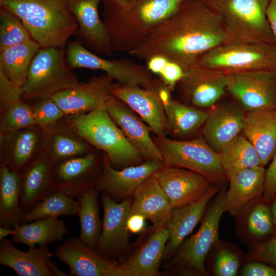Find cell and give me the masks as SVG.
I'll use <instances>...</instances> for the list:
<instances>
[{
	"instance_id": "cell-1",
	"label": "cell",
	"mask_w": 276,
	"mask_h": 276,
	"mask_svg": "<svg viewBox=\"0 0 276 276\" xmlns=\"http://www.w3.org/2000/svg\"><path fill=\"white\" fill-rule=\"evenodd\" d=\"M229 42L221 15L205 1H189L128 54L146 62L154 56H162L185 70L196 64L203 55Z\"/></svg>"
},
{
	"instance_id": "cell-2",
	"label": "cell",
	"mask_w": 276,
	"mask_h": 276,
	"mask_svg": "<svg viewBox=\"0 0 276 276\" xmlns=\"http://www.w3.org/2000/svg\"><path fill=\"white\" fill-rule=\"evenodd\" d=\"M186 0H135L124 6L103 1V21L114 52H129Z\"/></svg>"
},
{
	"instance_id": "cell-3",
	"label": "cell",
	"mask_w": 276,
	"mask_h": 276,
	"mask_svg": "<svg viewBox=\"0 0 276 276\" xmlns=\"http://www.w3.org/2000/svg\"><path fill=\"white\" fill-rule=\"evenodd\" d=\"M18 16L41 48H65L78 25L66 0H0Z\"/></svg>"
},
{
	"instance_id": "cell-4",
	"label": "cell",
	"mask_w": 276,
	"mask_h": 276,
	"mask_svg": "<svg viewBox=\"0 0 276 276\" xmlns=\"http://www.w3.org/2000/svg\"><path fill=\"white\" fill-rule=\"evenodd\" d=\"M106 104L86 113L69 116L67 121L81 137L105 152L111 166L141 164L143 157L113 121Z\"/></svg>"
},
{
	"instance_id": "cell-5",
	"label": "cell",
	"mask_w": 276,
	"mask_h": 276,
	"mask_svg": "<svg viewBox=\"0 0 276 276\" xmlns=\"http://www.w3.org/2000/svg\"><path fill=\"white\" fill-rule=\"evenodd\" d=\"M270 0H206L221 16L231 42L276 45L267 20Z\"/></svg>"
},
{
	"instance_id": "cell-6",
	"label": "cell",
	"mask_w": 276,
	"mask_h": 276,
	"mask_svg": "<svg viewBox=\"0 0 276 276\" xmlns=\"http://www.w3.org/2000/svg\"><path fill=\"white\" fill-rule=\"evenodd\" d=\"M69 65L65 48H40L30 64L22 86V99L51 98L80 82Z\"/></svg>"
},
{
	"instance_id": "cell-7",
	"label": "cell",
	"mask_w": 276,
	"mask_h": 276,
	"mask_svg": "<svg viewBox=\"0 0 276 276\" xmlns=\"http://www.w3.org/2000/svg\"><path fill=\"white\" fill-rule=\"evenodd\" d=\"M153 140L161 152L165 165L196 172L221 187L228 182L218 153L202 136L187 141L156 136Z\"/></svg>"
},
{
	"instance_id": "cell-8",
	"label": "cell",
	"mask_w": 276,
	"mask_h": 276,
	"mask_svg": "<svg viewBox=\"0 0 276 276\" xmlns=\"http://www.w3.org/2000/svg\"><path fill=\"white\" fill-rule=\"evenodd\" d=\"M222 187L206 210L197 232L177 250L173 264L182 275H206L205 261L219 242V225L225 212L226 189Z\"/></svg>"
},
{
	"instance_id": "cell-9",
	"label": "cell",
	"mask_w": 276,
	"mask_h": 276,
	"mask_svg": "<svg viewBox=\"0 0 276 276\" xmlns=\"http://www.w3.org/2000/svg\"><path fill=\"white\" fill-rule=\"evenodd\" d=\"M197 64L225 74L252 71L276 74V45L229 42L201 56Z\"/></svg>"
},
{
	"instance_id": "cell-10",
	"label": "cell",
	"mask_w": 276,
	"mask_h": 276,
	"mask_svg": "<svg viewBox=\"0 0 276 276\" xmlns=\"http://www.w3.org/2000/svg\"><path fill=\"white\" fill-rule=\"evenodd\" d=\"M67 62L72 69L87 68L104 72L118 83L155 90L160 83L146 65L129 59H108L91 52L79 40L68 41L65 47Z\"/></svg>"
},
{
	"instance_id": "cell-11",
	"label": "cell",
	"mask_w": 276,
	"mask_h": 276,
	"mask_svg": "<svg viewBox=\"0 0 276 276\" xmlns=\"http://www.w3.org/2000/svg\"><path fill=\"white\" fill-rule=\"evenodd\" d=\"M227 91L246 111L276 110V74L267 71L226 74Z\"/></svg>"
},
{
	"instance_id": "cell-12",
	"label": "cell",
	"mask_w": 276,
	"mask_h": 276,
	"mask_svg": "<svg viewBox=\"0 0 276 276\" xmlns=\"http://www.w3.org/2000/svg\"><path fill=\"white\" fill-rule=\"evenodd\" d=\"M54 256L67 265L70 275L131 276L122 264L102 256L75 237L57 246Z\"/></svg>"
},
{
	"instance_id": "cell-13",
	"label": "cell",
	"mask_w": 276,
	"mask_h": 276,
	"mask_svg": "<svg viewBox=\"0 0 276 276\" xmlns=\"http://www.w3.org/2000/svg\"><path fill=\"white\" fill-rule=\"evenodd\" d=\"M101 200L103 219L96 250L102 256L113 260L128 244L127 222L130 214L132 201L128 197L118 203L104 193Z\"/></svg>"
},
{
	"instance_id": "cell-14",
	"label": "cell",
	"mask_w": 276,
	"mask_h": 276,
	"mask_svg": "<svg viewBox=\"0 0 276 276\" xmlns=\"http://www.w3.org/2000/svg\"><path fill=\"white\" fill-rule=\"evenodd\" d=\"M154 175L172 209L197 201L215 185L198 173L172 166L165 165Z\"/></svg>"
},
{
	"instance_id": "cell-15",
	"label": "cell",
	"mask_w": 276,
	"mask_h": 276,
	"mask_svg": "<svg viewBox=\"0 0 276 276\" xmlns=\"http://www.w3.org/2000/svg\"><path fill=\"white\" fill-rule=\"evenodd\" d=\"M163 162L146 161L139 165L116 170L105 154L102 160V170L95 188L98 192L108 195L113 200L133 196L136 189L149 176L164 167Z\"/></svg>"
},
{
	"instance_id": "cell-16",
	"label": "cell",
	"mask_w": 276,
	"mask_h": 276,
	"mask_svg": "<svg viewBox=\"0 0 276 276\" xmlns=\"http://www.w3.org/2000/svg\"><path fill=\"white\" fill-rule=\"evenodd\" d=\"M103 0H66L78 25L77 39L99 55H113L107 29L99 16V5Z\"/></svg>"
},
{
	"instance_id": "cell-17",
	"label": "cell",
	"mask_w": 276,
	"mask_h": 276,
	"mask_svg": "<svg viewBox=\"0 0 276 276\" xmlns=\"http://www.w3.org/2000/svg\"><path fill=\"white\" fill-rule=\"evenodd\" d=\"M183 70L178 84L186 98L197 107L213 106L227 91L225 73L197 64Z\"/></svg>"
},
{
	"instance_id": "cell-18",
	"label": "cell",
	"mask_w": 276,
	"mask_h": 276,
	"mask_svg": "<svg viewBox=\"0 0 276 276\" xmlns=\"http://www.w3.org/2000/svg\"><path fill=\"white\" fill-rule=\"evenodd\" d=\"M113 78L106 74L60 91L51 98L65 115L81 114L105 104L112 96Z\"/></svg>"
},
{
	"instance_id": "cell-19",
	"label": "cell",
	"mask_w": 276,
	"mask_h": 276,
	"mask_svg": "<svg viewBox=\"0 0 276 276\" xmlns=\"http://www.w3.org/2000/svg\"><path fill=\"white\" fill-rule=\"evenodd\" d=\"M106 107L113 121L143 158L146 161L164 163L161 152L150 136L149 127L135 112L113 95Z\"/></svg>"
},
{
	"instance_id": "cell-20",
	"label": "cell",
	"mask_w": 276,
	"mask_h": 276,
	"mask_svg": "<svg viewBox=\"0 0 276 276\" xmlns=\"http://www.w3.org/2000/svg\"><path fill=\"white\" fill-rule=\"evenodd\" d=\"M159 87L152 90L117 83L113 84L111 94L137 114L156 136L162 137L167 135L169 129Z\"/></svg>"
},
{
	"instance_id": "cell-21",
	"label": "cell",
	"mask_w": 276,
	"mask_h": 276,
	"mask_svg": "<svg viewBox=\"0 0 276 276\" xmlns=\"http://www.w3.org/2000/svg\"><path fill=\"white\" fill-rule=\"evenodd\" d=\"M202 136L218 152L243 131L246 111L236 102H227L208 111Z\"/></svg>"
},
{
	"instance_id": "cell-22",
	"label": "cell",
	"mask_w": 276,
	"mask_h": 276,
	"mask_svg": "<svg viewBox=\"0 0 276 276\" xmlns=\"http://www.w3.org/2000/svg\"><path fill=\"white\" fill-rule=\"evenodd\" d=\"M265 171L263 166H258L242 170L229 178L225 212L240 216L262 199Z\"/></svg>"
},
{
	"instance_id": "cell-23",
	"label": "cell",
	"mask_w": 276,
	"mask_h": 276,
	"mask_svg": "<svg viewBox=\"0 0 276 276\" xmlns=\"http://www.w3.org/2000/svg\"><path fill=\"white\" fill-rule=\"evenodd\" d=\"M96 164V156L88 153L54 165L56 190L77 199L95 187L98 180L93 177Z\"/></svg>"
},
{
	"instance_id": "cell-24",
	"label": "cell",
	"mask_w": 276,
	"mask_h": 276,
	"mask_svg": "<svg viewBox=\"0 0 276 276\" xmlns=\"http://www.w3.org/2000/svg\"><path fill=\"white\" fill-rule=\"evenodd\" d=\"M54 166L49 156L42 154L22 170L20 174V205L24 212L30 211L56 190Z\"/></svg>"
},
{
	"instance_id": "cell-25",
	"label": "cell",
	"mask_w": 276,
	"mask_h": 276,
	"mask_svg": "<svg viewBox=\"0 0 276 276\" xmlns=\"http://www.w3.org/2000/svg\"><path fill=\"white\" fill-rule=\"evenodd\" d=\"M222 188L214 185L197 201L172 209L166 226L169 232V238L165 247L163 258L170 256L180 246L185 238L201 220L209 203Z\"/></svg>"
},
{
	"instance_id": "cell-26",
	"label": "cell",
	"mask_w": 276,
	"mask_h": 276,
	"mask_svg": "<svg viewBox=\"0 0 276 276\" xmlns=\"http://www.w3.org/2000/svg\"><path fill=\"white\" fill-rule=\"evenodd\" d=\"M6 238L0 241V264L12 269L18 276H54L49 268L54 255L47 246L20 250Z\"/></svg>"
},
{
	"instance_id": "cell-27",
	"label": "cell",
	"mask_w": 276,
	"mask_h": 276,
	"mask_svg": "<svg viewBox=\"0 0 276 276\" xmlns=\"http://www.w3.org/2000/svg\"><path fill=\"white\" fill-rule=\"evenodd\" d=\"M133 196L130 214H139L150 220L154 230L167 226L173 209L154 174L136 189Z\"/></svg>"
},
{
	"instance_id": "cell-28",
	"label": "cell",
	"mask_w": 276,
	"mask_h": 276,
	"mask_svg": "<svg viewBox=\"0 0 276 276\" xmlns=\"http://www.w3.org/2000/svg\"><path fill=\"white\" fill-rule=\"evenodd\" d=\"M242 132L264 167L276 153V110L246 111Z\"/></svg>"
},
{
	"instance_id": "cell-29",
	"label": "cell",
	"mask_w": 276,
	"mask_h": 276,
	"mask_svg": "<svg viewBox=\"0 0 276 276\" xmlns=\"http://www.w3.org/2000/svg\"><path fill=\"white\" fill-rule=\"evenodd\" d=\"M171 91L163 83L158 90L169 131L178 137L187 136L194 133L203 127L208 111L185 105L172 99Z\"/></svg>"
},
{
	"instance_id": "cell-30",
	"label": "cell",
	"mask_w": 276,
	"mask_h": 276,
	"mask_svg": "<svg viewBox=\"0 0 276 276\" xmlns=\"http://www.w3.org/2000/svg\"><path fill=\"white\" fill-rule=\"evenodd\" d=\"M145 244L122 264L131 276H156L167 242L169 232L167 226L156 230Z\"/></svg>"
},
{
	"instance_id": "cell-31",
	"label": "cell",
	"mask_w": 276,
	"mask_h": 276,
	"mask_svg": "<svg viewBox=\"0 0 276 276\" xmlns=\"http://www.w3.org/2000/svg\"><path fill=\"white\" fill-rule=\"evenodd\" d=\"M15 234L12 241L21 243L28 247L48 246L63 241V237L68 233L62 219L50 218L17 224L14 227Z\"/></svg>"
},
{
	"instance_id": "cell-32",
	"label": "cell",
	"mask_w": 276,
	"mask_h": 276,
	"mask_svg": "<svg viewBox=\"0 0 276 276\" xmlns=\"http://www.w3.org/2000/svg\"><path fill=\"white\" fill-rule=\"evenodd\" d=\"M21 176L5 163L0 168V226L14 228L21 223Z\"/></svg>"
},
{
	"instance_id": "cell-33",
	"label": "cell",
	"mask_w": 276,
	"mask_h": 276,
	"mask_svg": "<svg viewBox=\"0 0 276 276\" xmlns=\"http://www.w3.org/2000/svg\"><path fill=\"white\" fill-rule=\"evenodd\" d=\"M40 48L32 39L0 52V71L13 83L22 87L32 61Z\"/></svg>"
},
{
	"instance_id": "cell-34",
	"label": "cell",
	"mask_w": 276,
	"mask_h": 276,
	"mask_svg": "<svg viewBox=\"0 0 276 276\" xmlns=\"http://www.w3.org/2000/svg\"><path fill=\"white\" fill-rule=\"evenodd\" d=\"M98 193L95 187L92 188L77 199V215L80 222L78 238L87 246L95 249L102 228L99 217Z\"/></svg>"
},
{
	"instance_id": "cell-35",
	"label": "cell",
	"mask_w": 276,
	"mask_h": 276,
	"mask_svg": "<svg viewBox=\"0 0 276 276\" xmlns=\"http://www.w3.org/2000/svg\"><path fill=\"white\" fill-rule=\"evenodd\" d=\"M218 153L228 179L242 170L261 166L255 148L244 135L241 134Z\"/></svg>"
},
{
	"instance_id": "cell-36",
	"label": "cell",
	"mask_w": 276,
	"mask_h": 276,
	"mask_svg": "<svg viewBox=\"0 0 276 276\" xmlns=\"http://www.w3.org/2000/svg\"><path fill=\"white\" fill-rule=\"evenodd\" d=\"M78 208V202L75 198L55 190L30 211L24 212L21 223L42 219L58 218L63 215H77Z\"/></svg>"
},
{
	"instance_id": "cell-37",
	"label": "cell",
	"mask_w": 276,
	"mask_h": 276,
	"mask_svg": "<svg viewBox=\"0 0 276 276\" xmlns=\"http://www.w3.org/2000/svg\"><path fill=\"white\" fill-rule=\"evenodd\" d=\"M32 39L20 18L12 12L0 9V52Z\"/></svg>"
},
{
	"instance_id": "cell-38",
	"label": "cell",
	"mask_w": 276,
	"mask_h": 276,
	"mask_svg": "<svg viewBox=\"0 0 276 276\" xmlns=\"http://www.w3.org/2000/svg\"><path fill=\"white\" fill-rule=\"evenodd\" d=\"M48 156L54 165L67 159L87 153V146L83 141L71 134L58 133L51 141Z\"/></svg>"
},
{
	"instance_id": "cell-39",
	"label": "cell",
	"mask_w": 276,
	"mask_h": 276,
	"mask_svg": "<svg viewBox=\"0 0 276 276\" xmlns=\"http://www.w3.org/2000/svg\"><path fill=\"white\" fill-rule=\"evenodd\" d=\"M37 141L36 132L33 130H25L16 137L11 157L5 163L11 169L23 170L31 159Z\"/></svg>"
},
{
	"instance_id": "cell-40",
	"label": "cell",
	"mask_w": 276,
	"mask_h": 276,
	"mask_svg": "<svg viewBox=\"0 0 276 276\" xmlns=\"http://www.w3.org/2000/svg\"><path fill=\"white\" fill-rule=\"evenodd\" d=\"M37 125L34 109L20 99L3 113L1 129L12 132Z\"/></svg>"
},
{
	"instance_id": "cell-41",
	"label": "cell",
	"mask_w": 276,
	"mask_h": 276,
	"mask_svg": "<svg viewBox=\"0 0 276 276\" xmlns=\"http://www.w3.org/2000/svg\"><path fill=\"white\" fill-rule=\"evenodd\" d=\"M268 204L261 199L247 212L249 213L246 222L247 231L254 237L267 236L273 231L274 227Z\"/></svg>"
},
{
	"instance_id": "cell-42",
	"label": "cell",
	"mask_w": 276,
	"mask_h": 276,
	"mask_svg": "<svg viewBox=\"0 0 276 276\" xmlns=\"http://www.w3.org/2000/svg\"><path fill=\"white\" fill-rule=\"evenodd\" d=\"M33 109L37 125L44 128L50 127L65 115L51 97L40 99Z\"/></svg>"
},
{
	"instance_id": "cell-43",
	"label": "cell",
	"mask_w": 276,
	"mask_h": 276,
	"mask_svg": "<svg viewBox=\"0 0 276 276\" xmlns=\"http://www.w3.org/2000/svg\"><path fill=\"white\" fill-rule=\"evenodd\" d=\"M240 266L238 255L227 247L219 248L216 255L213 270L217 276H235Z\"/></svg>"
},
{
	"instance_id": "cell-44",
	"label": "cell",
	"mask_w": 276,
	"mask_h": 276,
	"mask_svg": "<svg viewBox=\"0 0 276 276\" xmlns=\"http://www.w3.org/2000/svg\"><path fill=\"white\" fill-rule=\"evenodd\" d=\"M22 87L17 85L0 71V106L2 113L22 99Z\"/></svg>"
},
{
	"instance_id": "cell-45",
	"label": "cell",
	"mask_w": 276,
	"mask_h": 276,
	"mask_svg": "<svg viewBox=\"0 0 276 276\" xmlns=\"http://www.w3.org/2000/svg\"><path fill=\"white\" fill-rule=\"evenodd\" d=\"M248 256L250 260L266 263L276 267V236L268 241L254 244Z\"/></svg>"
},
{
	"instance_id": "cell-46",
	"label": "cell",
	"mask_w": 276,
	"mask_h": 276,
	"mask_svg": "<svg viewBox=\"0 0 276 276\" xmlns=\"http://www.w3.org/2000/svg\"><path fill=\"white\" fill-rule=\"evenodd\" d=\"M158 75L162 83L172 91L183 76L184 70L178 64L169 60Z\"/></svg>"
},
{
	"instance_id": "cell-47",
	"label": "cell",
	"mask_w": 276,
	"mask_h": 276,
	"mask_svg": "<svg viewBox=\"0 0 276 276\" xmlns=\"http://www.w3.org/2000/svg\"><path fill=\"white\" fill-rule=\"evenodd\" d=\"M265 171L264 189L262 199L270 203L276 197V153Z\"/></svg>"
},
{
	"instance_id": "cell-48",
	"label": "cell",
	"mask_w": 276,
	"mask_h": 276,
	"mask_svg": "<svg viewBox=\"0 0 276 276\" xmlns=\"http://www.w3.org/2000/svg\"><path fill=\"white\" fill-rule=\"evenodd\" d=\"M243 276H276V267L260 261H253L242 268Z\"/></svg>"
},
{
	"instance_id": "cell-49",
	"label": "cell",
	"mask_w": 276,
	"mask_h": 276,
	"mask_svg": "<svg viewBox=\"0 0 276 276\" xmlns=\"http://www.w3.org/2000/svg\"><path fill=\"white\" fill-rule=\"evenodd\" d=\"M146 218L139 214H130L127 222V229L130 233L141 232L145 226Z\"/></svg>"
},
{
	"instance_id": "cell-50",
	"label": "cell",
	"mask_w": 276,
	"mask_h": 276,
	"mask_svg": "<svg viewBox=\"0 0 276 276\" xmlns=\"http://www.w3.org/2000/svg\"><path fill=\"white\" fill-rule=\"evenodd\" d=\"M169 61L164 56H154L146 61V66L152 73L159 75Z\"/></svg>"
},
{
	"instance_id": "cell-51",
	"label": "cell",
	"mask_w": 276,
	"mask_h": 276,
	"mask_svg": "<svg viewBox=\"0 0 276 276\" xmlns=\"http://www.w3.org/2000/svg\"><path fill=\"white\" fill-rule=\"evenodd\" d=\"M266 15L271 31L276 39V0H270Z\"/></svg>"
},
{
	"instance_id": "cell-52",
	"label": "cell",
	"mask_w": 276,
	"mask_h": 276,
	"mask_svg": "<svg viewBox=\"0 0 276 276\" xmlns=\"http://www.w3.org/2000/svg\"><path fill=\"white\" fill-rule=\"evenodd\" d=\"M15 234L14 228L0 227V241L6 238L9 236H13Z\"/></svg>"
},
{
	"instance_id": "cell-53",
	"label": "cell",
	"mask_w": 276,
	"mask_h": 276,
	"mask_svg": "<svg viewBox=\"0 0 276 276\" xmlns=\"http://www.w3.org/2000/svg\"><path fill=\"white\" fill-rule=\"evenodd\" d=\"M271 205L270 208L271 213L272 217L274 227L276 228V197L271 202Z\"/></svg>"
},
{
	"instance_id": "cell-54",
	"label": "cell",
	"mask_w": 276,
	"mask_h": 276,
	"mask_svg": "<svg viewBox=\"0 0 276 276\" xmlns=\"http://www.w3.org/2000/svg\"><path fill=\"white\" fill-rule=\"evenodd\" d=\"M117 5L121 6H124L129 5L135 0H112Z\"/></svg>"
},
{
	"instance_id": "cell-55",
	"label": "cell",
	"mask_w": 276,
	"mask_h": 276,
	"mask_svg": "<svg viewBox=\"0 0 276 276\" xmlns=\"http://www.w3.org/2000/svg\"><path fill=\"white\" fill-rule=\"evenodd\" d=\"M187 1H193V0H186ZM200 1H205L206 0H200Z\"/></svg>"
}]
</instances>
